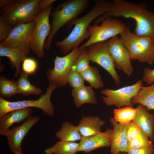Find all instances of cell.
<instances>
[{"mask_svg": "<svg viewBox=\"0 0 154 154\" xmlns=\"http://www.w3.org/2000/svg\"><path fill=\"white\" fill-rule=\"evenodd\" d=\"M147 7L145 3L137 4L123 0H114L110 2L108 11L98 17L93 25L112 16L131 18L136 22L135 34L154 38V13L148 10Z\"/></svg>", "mask_w": 154, "mask_h": 154, "instance_id": "obj_1", "label": "cell"}, {"mask_svg": "<svg viewBox=\"0 0 154 154\" xmlns=\"http://www.w3.org/2000/svg\"><path fill=\"white\" fill-rule=\"evenodd\" d=\"M95 2L94 7L87 14L74 22V27L67 37L54 42L63 54L79 47L83 40L89 37L88 29L91 22L109 10L110 2L103 0H96Z\"/></svg>", "mask_w": 154, "mask_h": 154, "instance_id": "obj_2", "label": "cell"}, {"mask_svg": "<svg viewBox=\"0 0 154 154\" xmlns=\"http://www.w3.org/2000/svg\"><path fill=\"white\" fill-rule=\"evenodd\" d=\"M89 1L68 0L59 4L51 11V29L45 42L44 49H50L54 37L61 28L66 25L67 31L71 29L78 16L86 9Z\"/></svg>", "mask_w": 154, "mask_h": 154, "instance_id": "obj_3", "label": "cell"}, {"mask_svg": "<svg viewBox=\"0 0 154 154\" xmlns=\"http://www.w3.org/2000/svg\"><path fill=\"white\" fill-rule=\"evenodd\" d=\"M131 60L152 65L154 62V38L137 35L132 32L127 26L120 35Z\"/></svg>", "mask_w": 154, "mask_h": 154, "instance_id": "obj_4", "label": "cell"}, {"mask_svg": "<svg viewBox=\"0 0 154 154\" xmlns=\"http://www.w3.org/2000/svg\"><path fill=\"white\" fill-rule=\"evenodd\" d=\"M41 0H12L1 8L0 15L13 27L34 21L37 15V8Z\"/></svg>", "mask_w": 154, "mask_h": 154, "instance_id": "obj_5", "label": "cell"}, {"mask_svg": "<svg viewBox=\"0 0 154 154\" xmlns=\"http://www.w3.org/2000/svg\"><path fill=\"white\" fill-rule=\"evenodd\" d=\"M58 87L55 84L49 83L46 93L37 100H28L14 102L8 101L0 97V117L11 111L35 107L42 110L44 114L52 117L54 108L50 100L52 92Z\"/></svg>", "mask_w": 154, "mask_h": 154, "instance_id": "obj_6", "label": "cell"}, {"mask_svg": "<svg viewBox=\"0 0 154 154\" xmlns=\"http://www.w3.org/2000/svg\"><path fill=\"white\" fill-rule=\"evenodd\" d=\"M100 25H90L88 32L89 38L80 48H87L91 44L106 41L115 36L120 35L126 30L127 26L121 21L112 18L107 17L103 20Z\"/></svg>", "mask_w": 154, "mask_h": 154, "instance_id": "obj_7", "label": "cell"}, {"mask_svg": "<svg viewBox=\"0 0 154 154\" xmlns=\"http://www.w3.org/2000/svg\"><path fill=\"white\" fill-rule=\"evenodd\" d=\"M52 4L35 16V26L30 45V48L39 58L44 57V45L50 32L49 15L52 9Z\"/></svg>", "mask_w": 154, "mask_h": 154, "instance_id": "obj_8", "label": "cell"}, {"mask_svg": "<svg viewBox=\"0 0 154 154\" xmlns=\"http://www.w3.org/2000/svg\"><path fill=\"white\" fill-rule=\"evenodd\" d=\"M81 49L79 47L72 49L71 52L63 57L56 56L54 59L53 69L47 70L46 72L49 83L56 84L58 87L66 85L67 75L72 69L76 59L79 56Z\"/></svg>", "mask_w": 154, "mask_h": 154, "instance_id": "obj_9", "label": "cell"}, {"mask_svg": "<svg viewBox=\"0 0 154 154\" xmlns=\"http://www.w3.org/2000/svg\"><path fill=\"white\" fill-rule=\"evenodd\" d=\"M143 81L139 80L134 84L113 90L106 89L102 90L101 93L103 101L108 106H115L121 108L122 107H132L133 98L136 95L143 86Z\"/></svg>", "mask_w": 154, "mask_h": 154, "instance_id": "obj_10", "label": "cell"}, {"mask_svg": "<svg viewBox=\"0 0 154 154\" xmlns=\"http://www.w3.org/2000/svg\"><path fill=\"white\" fill-rule=\"evenodd\" d=\"M90 60L102 67L111 75L117 85L120 83V78L117 73L113 60L109 53L107 41L92 44L87 48Z\"/></svg>", "mask_w": 154, "mask_h": 154, "instance_id": "obj_11", "label": "cell"}, {"mask_svg": "<svg viewBox=\"0 0 154 154\" xmlns=\"http://www.w3.org/2000/svg\"><path fill=\"white\" fill-rule=\"evenodd\" d=\"M35 26V22L19 24L13 27L9 36L0 45L5 47L31 50L30 45Z\"/></svg>", "mask_w": 154, "mask_h": 154, "instance_id": "obj_12", "label": "cell"}, {"mask_svg": "<svg viewBox=\"0 0 154 154\" xmlns=\"http://www.w3.org/2000/svg\"><path fill=\"white\" fill-rule=\"evenodd\" d=\"M108 50L115 67L130 76L133 71L129 54L120 36L113 37L107 41Z\"/></svg>", "mask_w": 154, "mask_h": 154, "instance_id": "obj_13", "label": "cell"}, {"mask_svg": "<svg viewBox=\"0 0 154 154\" xmlns=\"http://www.w3.org/2000/svg\"><path fill=\"white\" fill-rule=\"evenodd\" d=\"M40 120L38 116H31L24 121L21 125L14 127L5 134L8 144L11 151L15 154L22 151V141L31 128Z\"/></svg>", "mask_w": 154, "mask_h": 154, "instance_id": "obj_14", "label": "cell"}, {"mask_svg": "<svg viewBox=\"0 0 154 154\" xmlns=\"http://www.w3.org/2000/svg\"><path fill=\"white\" fill-rule=\"evenodd\" d=\"M113 127L111 141V154L120 152L127 153L130 149L126 133L127 124L116 121L113 117L110 119Z\"/></svg>", "mask_w": 154, "mask_h": 154, "instance_id": "obj_15", "label": "cell"}, {"mask_svg": "<svg viewBox=\"0 0 154 154\" xmlns=\"http://www.w3.org/2000/svg\"><path fill=\"white\" fill-rule=\"evenodd\" d=\"M112 130L107 129L106 131L89 137H82L79 143L78 151L88 153L96 149L110 146Z\"/></svg>", "mask_w": 154, "mask_h": 154, "instance_id": "obj_16", "label": "cell"}, {"mask_svg": "<svg viewBox=\"0 0 154 154\" xmlns=\"http://www.w3.org/2000/svg\"><path fill=\"white\" fill-rule=\"evenodd\" d=\"M136 108V115L132 121L151 141L153 140L154 114L149 112L146 108L141 105H138Z\"/></svg>", "mask_w": 154, "mask_h": 154, "instance_id": "obj_17", "label": "cell"}, {"mask_svg": "<svg viewBox=\"0 0 154 154\" xmlns=\"http://www.w3.org/2000/svg\"><path fill=\"white\" fill-rule=\"evenodd\" d=\"M31 108L14 110L0 117V134L5 136L10 127L15 123L25 120L31 116Z\"/></svg>", "mask_w": 154, "mask_h": 154, "instance_id": "obj_18", "label": "cell"}, {"mask_svg": "<svg viewBox=\"0 0 154 154\" xmlns=\"http://www.w3.org/2000/svg\"><path fill=\"white\" fill-rule=\"evenodd\" d=\"M30 51V50L5 47L0 45V56L9 59L11 67L15 69V78L17 77L22 72L21 63L27 57Z\"/></svg>", "mask_w": 154, "mask_h": 154, "instance_id": "obj_19", "label": "cell"}, {"mask_svg": "<svg viewBox=\"0 0 154 154\" xmlns=\"http://www.w3.org/2000/svg\"><path fill=\"white\" fill-rule=\"evenodd\" d=\"M105 123L97 117L83 116L77 127L82 137H89L100 132Z\"/></svg>", "mask_w": 154, "mask_h": 154, "instance_id": "obj_20", "label": "cell"}, {"mask_svg": "<svg viewBox=\"0 0 154 154\" xmlns=\"http://www.w3.org/2000/svg\"><path fill=\"white\" fill-rule=\"evenodd\" d=\"M71 92L75 105L78 108H80L86 103L95 105L97 104L95 93L90 86L84 85L73 89Z\"/></svg>", "mask_w": 154, "mask_h": 154, "instance_id": "obj_21", "label": "cell"}, {"mask_svg": "<svg viewBox=\"0 0 154 154\" xmlns=\"http://www.w3.org/2000/svg\"><path fill=\"white\" fill-rule=\"evenodd\" d=\"M132 102L133 105L141 104L147 110H154V83L148 86H142Z\"/></svg>", "mask_w": 154, "mask_h": 154, "instance_id": "obj_22", "label": "cell"}, {"mask_svg": "<svg viewBox=\"0 0 154 154\" xmlns=\"http://www.w3.org/2000/svg\"><path fill=\"white\" fill-rule=\"evenodd\" d=\"M55 136L60 140L73 142L80 141L82 137L77 126L67 121L63 123L60 130L56 133Z\"/></svg>", "mask_w": 154, "mask_h": 154, "instance_id": "obj_23", "label": "cell"}, {"mask_svg": "<svg viewBox=\"0 0 154 154\" xmlns=\"http://www.w3.org/2000/svg\"><path fill=\"white\" fill-rule=\"evenodd\" d=\"M79 143L60 140L46 149L45 154H76L78 152Z\"/></svg>", "mask_w": 154, "mask_h": 154, "instance_id": "obj_24", "label": "cell"}, {"mask_svg": "<svg viewBox=\"0 0 154 154\" xmlns=\"http://www.w3.org/2000/svg\"><path fill=\"white\" fill-rule=\"evenodd\" d=\"M28 75L22 71L19 78L16 81L19 94L24 96L40 94L42 92V90L31 84L28 78Z\"/></svg>", "mask_w": 154, "mask_h": 154, "instance_id": "obj_25", "label": "cell"}, {"mask_svg": "<svg viewBox=\"0 0 154 154\" xmlns=\"http://www.w3.org/2000/svg\"><path fill=\"white\" fill-rule=\"evenodd\" d=\"M80 74L84 80L88 82L92 88L97 89L104 86L102 76L96 67L90 66Z\"/></svg>", "mask_w": 154, "mask_h": 154, "instance_id": "obj_26", "label": "cell"}, {"mask_svg": "<svg viewBox=\"0 0 154 154\" xmlns=\"http://www.w3.org/2000/svg\"><path fill=\"white\" fill-rule=\"evenodd\" d=\"M136 112V108L131 107L115 109L113 112V117L119 123L126 124L133 121L135 118Z\"/></svg>", "mask_w": 154, "mask_h": 154, "instance_id": "obj_27", "label": "cell"}, {"mask_svg": "<svg viewBox=\"0 0 154 154\" xmlns=\"http://www.w3.org/2000/svg\"><path fill=\"white\" fill-rule=\"evenodd\" d=\"M19 92L16 81L10 80L4 76L0 77V96L10 98Z\"/></svg>", "mask_w": 154, "mask_h": 154, "instance_id": "obj_28", "label": "cell"}, {"mask_svg": "<svg viewBox=\"0 0 154 154\" xmlns=\"http://www.w3.org/2000/svg\"><path fill=\"white\" fill-rule=\"evenodd\" d=\"M80 48L81 50L80 54L75 61L72 69L80 73L89 66L90 61L88 56L87 48Z\"/></svg>", "mask_w": 154, "mask_h": 154, "instance_id": "obj_29", "label": "cell"}, {"mask_svg": "<svg viewBox=\"0 0 154 154\" xmlns=\"http://www.w3.org/2000/svg\"><path fill=\"white\" fill-rule=\"evenodd\" d=\"M153 145L151 141L141 130L139 135L129 144L130 148L137 149Z\"/></svg>", "mask_w": 154, "mask_h": 154, "instance_id": "obj_30", "label": "cell"}, {"mask_svg": "<svg viewBox=\"0 0 154 154\" xmlns=\"http://www.w3.org/2000/svg\"><path fill=\"white\" fill-rule=\"evenodd\" d=\"M66 81L69 86L73 89L81 87L84 85V80L80 73L72 69L68 72L66 77Z\"/></svg>", "mask_w": 154, "mask_h": 154, "instance_id": "obj_31", "label": "cell"}, {"mask_svg": "<svg viewBox=\"0 0 154 154\" xmlns=\"http://www.w3.org/2000/svg\"><path fill=\"white\" fill-rule=\"evenodd\" d=\"M37 61L32 58H26L23 61L22 69L23 72L29 75L35 73L38 68Z\"/></svg>", "mask_w": 154, "mask_h": 154, "instance_id": "obj_32", "label": "cell"}, {"mask_svg": "<svg viewBox=\"0 0 154 154\" xmlns=\"http://www.w3.org/2000/svg\"><path fill=\"white\" fill-rule=\"evenodd\" d=\"M13 28L4 17L0 16V43L7 38Z\"/></svg>", "mask_w": 154, "mask_h": 154, "instance_id": "obj_33", "label": "cell"}, {"mask_svg": "<svg viewBox=\"0 0 154 154\" xmlns=\"http://www.w3.org/2000/svg\"><path fill=\"white\" fill-rule=\"evenodd\" d=\"M140 131L139 128L132 121L127 124L126 133L129 145L139 135Z\"/></svg>", "mask_w": 154, "mask_h": 154, "instance_id": "obj_34", "label": "cell"}, {"mask_svg": "<svg viewBox=\"0 0 154 154\" xmlns=\"http://www.w3.org/2000/svg\"><path fill=\"white\" fill-rule=\"evenodd\" d=\"M142 80L147 85L154 83V68L152 69L148 67L145 68L143 70Z\"/></svg>", "mask_w": 154, "mask_h": 154, "instance_id": "obj_35", "label": "cell"}, {"mask_svg": "<svg viewBox=\"0 0 154 154\" xmlns=\"http://www.w3.org/2000/svg\"><path fill=\"white\" fill-rule=\"evenodd\" d=\"M154 148L153 145L137 149L130 148L128 154H153Z\"/></svg>", "mask_w": 154, "mask_h": 154, "instance_id": "obj_36", "label": "cell"}, {"mask_svg": "<svg viewBox=\"0 0 154 154\" xmlns=\"http://www.w3.org/2000/svg\"><path fill=\"white\" fill-rule=\"evenodd\" d=\"M56 0H41L37 8V15L47 9L56 1Z\"/></svg>", "mask_w": 154, "mask_h": 154, "instance_id": "obj_37", "label": "cell"}, {"mask_svg": "<svg viewBox=\"0 0 154 154\" xmlns=\"http://www.w3.org/2000/svg\"><path fill=\"white\" fill-rule=\"evenodd\" d=\"M117 154H128L127 153L125 152H120Z\"/></svg>", "mask_w": 154, "mask_h": 154, "instance_id": "obj_38", "label": "cell"}, {"mask_svg": "<svg viewBox=\"0 0 154 154\" xmlns=\"http://www.w3.org/2000/svg\"><path fill=\"white\" fill-rule=\"evenodd\" d=\"M15 154H23V151H21L19 152H18L15 153Z\"/></svg>", "mask_w": 154, "mask_h": 154, "instance_id": "obj_39", "label": "cell"}, {"mask_svg": "<svg viewBox=\"0 0 154 154\" xmlns=\"http://www.w3.org/2000/svg\"><path fill=\"white\" fill-rule=\"evenodd\" d=\"M153 131L154 132V123L153 127Z\"/></svg>", "mask_w": 154, "mask_h": 154, "instance_id": "obj_40", "label": "cell"}]
</instances>
